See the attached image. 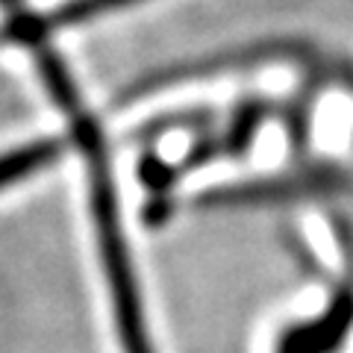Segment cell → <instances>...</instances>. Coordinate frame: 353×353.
I'll list each match as a JSON object with an SVG mask.
<instances>
[{
    "label": "cell",
    "instance_id": "3957f363",
    "mask_svg": "<svg viewBox=\"0 0 353 353\" xmlns=\"http://www.w3.org/2000/svg\"><path fill=\"white\" fill-rule=\"evenodd\" d=\"M59 157V141H36V145H27V148H15L0 157V192L6 185H15L27 176L39 174L41 168H48L50 162H57Z\"/></svg>",
    "mask_w": 353,
    "mask_h": 353
},
{
    "label": "cell",
    "instance_id": "277c9868",
    "mask_svg": "<svg viewBox=\"0 0 353 353\" xmlns=\"http://www.w3.org/2000/svg\"><path fill=\"white\" fill-rule=\"evenodd\" d=\"M139 3H145V0H68V3H62L53 9V12L44 15L41 27H53V30L77 27V24H85V21L101 18V15L124 12V9L139 6Z\"/></svg>",
    "mask_w": 353,
    "mask_h": 353
},
{
    "label": "cell",
    "instance_id": "7a4b0ae2",
    "mask_svg": "<svg viewBox=\"0 0 353 353\" xmlns=\"http://www.w3.org/2000/svg\"><path fill=\"white\" fill-rule=\"evenodd\" d=\"M350 315H353V303L341 301L333 312H327L318 324L294 330V333L285 339L283 353H327V350H333L336 341L345 336Z\"/></svg>",
    "mask_w": 353,
    "mask_h": 353
},
{
    "label": "cell",
    "instance_id": "5b68a950",
    "mask_svg": "<svg viewBox=\"0 0 353 353\" xmlns=\"http://www.w3.org/2000/svg\"><path fill=\"white\" fill-rule=\"evenodd\" d=\"M0 3H15V0H0Z\"/></svg>",
    "mask_w": 353,
    "mask_h": 353
},
{
    "label": "cell",
    "instance_id": "6da1fadb",
    "mask_svg": "<svg viewBox=\"0 0 353 353\" xmlns=\"http://www.w3.org/2000/svg\"><path fill=\"white\" fill-rule=\"evenodd\" d=\"M94 162V159H92ZM97 165V176L92 180L94 194V218H97V241H101V256H103V274H106V289L112 301L118 341L124 353H153L150 333H148V318L141 306V292L136 283V271L130 262V250L124 233H121V221L115 212V197L109 192V180Z\"/></svg>",
    "mask_w": 353,
    "mask_h": 353
}]
</instances>
